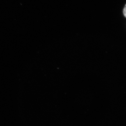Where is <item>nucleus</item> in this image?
I'll list each match as a JSON object with an SVG mask.
<instances>
[{"label": "nucleus", "mask_w": 126, "mask_h": 126, "mask_svg": "<svg viewBox=\"0 0 126 126\" xmlns=\"http://www.w3.org/2000/svg\"><path fill=\"white\" fill-rule=\"evenodd\" d=\"M123 14H124L125 16L126 17V4L125 5V7H124V10H123Z\"/></svg>", "instance_id": "obj_1"}]
</instances>
